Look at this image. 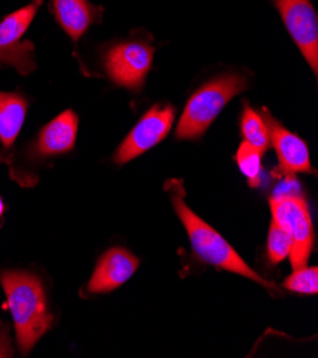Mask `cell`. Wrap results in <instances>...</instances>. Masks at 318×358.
Returning <instances> with one entry per match:
<instances>
[{
  "label": "cell",
  "instance_id": "obj_5",
  "mask_svg": "<svg viewBox=\"0 0 318 358\" xmlns=\"http://www.w3.org/2000/svg\"><path fill=\"white\" fill-rule=\"evenodd\" d=\"M42 0L33 2L0 22V63L13 66L20 75H29L36 67L34 45L23 41V36L36 16Z\"/></svg>",
  "mask_w": 318,
  "mask_h": 358
},
{
  "label": "cell",
  "instance_id": "obj_3",
  "mask_svg": "<svg viewBox=\"0 0 318 358\" xmlns=\"http://www.w3.org/2000/svg\"><path fill=\"white\" fill-rule=\"evenodd\" d=\"M247 87V80L238 73H226L204 85L186 104L175 137L179 140L200 138L222 113L224 106Z\"/></svg>",
  "mask_w": 318,
  "mask_h": 358
},
{
  "label": "cell",
  "instance_id": "obj_12",
  "mask_svg": "<svg viewBox=\"0 0 318 358\" xmlns=\"http://www.w3.org/2000/svg\"><path fill=\"white\" fill-rule=\"evenodd\" d=\"M59 24L73 41H79L92 24L96 8L89 0H53Z\"/></svg>",
  "mask_w": 318,
  "mask_h": 358
},
{
  "label": "cell",
  "instance_id": "obj_17",
  "mask_svg": "<svg viewBox=\"0 0 318 358\" xmlns=\"http://www.w3.org/2000/svg\"><path fill=\"white\" fill-rule=\"evenodd\" d=\"M284 287L294 293L301 294H317L318 292V268L317 267H301L284 281Z\"/></svg>",
  "mask_w": 318,
  "mask_h": 358
},
{
  "label": "cell",
  "instance_id": "obj_16",
  "mask_svg": "<svg viewBox=\"0 0 318 358\" xmlns=\"http://www.w3.org/2000/svg\"><path fill=\"white\" fill-rule=\"evenodd\" d=\"M291 253V238L289 233L273 222L267 241V256L273 264L286 260Z\"/></svg>",
  "mask_w": 318,
  "mask_h": 358
},
{
  "label": "cell",
  "instance_id": "obj_7",
  "mask_svg": "<svg viewBox=\"0 0 318 358\" xmlns=\"http://www.w3.org/2000/svg\"><path fill=\"white\" fill-rule=\"evenodd\" d=\"M153 63V48L141 42L113 46L106 53L104 64L112 80L123 87L138 92L145 85Z\"/></svg>",
  "mask_w": 318,
  "mask_h": 358
},
{
  "label": "cell",
  "instance_id": "obj_6",
  "mask_svg": "<svg viewBox=\"0 0 318 358\" xmlns=\"http://www.w3.org/2000/svg\"><path fill=\"white\" fill-rule=\"evenodd\" d=\"M174 122V109L168 104H156L138 120L119 146L115 160L124 164L146 153L170 133Z\"/></svg>",
  "mask_w": 318,
  "mask_h": 358
},
{
  "label": "cell",
  "instance_id": "obj_14",
  "mask_svg": "<svg viewBox=\"0 0 318 358\" xmlns=\"http://www.w3.org/2000/svg\"><path fill=\"white\" fill-rule=\"evenodd\" d=\"M241 133L247 143L259 149L263 155L270 148V134L264 119L254 112L249 104H244L241 116Z\"/></svg>",
  "mask_w": 318,
  "mask_h": 358
},
{
  "label": "cell",
  "instance_id": "obj_10",
  "mask_svg": "<svg viewBox=\"0 0 318 358\" xmlns=\"http://www.w3.org/2000/svg\"><path fill=\"white\" fill-rule=\"evenodd\" d=\"M138 259L124 248H110L99 260L89 281L90 293H109L123 285L138 268Z\"/></svg>",
  "mask_w": 318,
  "mask_h": 358
},
{
  "label": "cell",
  "instance_id": "obj_4",
  "mask_svg": "<svg viewBox=\"0 0 318 358\" xmlns=\"http://www.w3.org/2000/svg\"><path fill=\"white\" fill-rule=\"evenodd\" d=\"M273 222L291 238L290 263L294 270L307 266L314 244V229L307 200L298 194H281L270 199Z\"/></svg>",
  "mask_w": 318,
  "mask_h": 358
},
{
  "label": "cell",
  "instance_id": "obj_18",
  "mask_svg": "<svg viewBox=\"0 0 318 358\" xmlns=\"http://www.w3.org/2000/svg\"><path fill=\"white\" fill-rule=\"evenodd\" d=\"M8 350L5 348V343L2 341V338H0V357H8Z\"/></svg>",
  "mask_w": 318,
  "mask_h": 358
},
{
  "label": "cell",
  "instance_id": "obj_11",
  "mask_svg": "<svg viewBox=\"0 0 318 358\" xmlns=\"http://www.w3.org/2000/svg\"><path fill=\"white\" fill-rule=\"evenodd\" d=\"M79 119L75 112L66 110L46 124L33 146V155L49 157L67 153L73 149L78 136Z\"/></svg>",
  "mask_w": 318,
  "mask_h": 358
},
{
  "label": "cell",
  "instance_id": "obj_2",
  "mask_svg": "<svg viewBox=\"0 0 318 358\" xmlns=\"http://www.w3.org/2000/svg\"><path fill=\"white\" fill-rule=\"evenodd\" d=\"M0 282L15 321L19 348L27 354L53 323L43 285L38 277L23 271H2Z\"/></svg>",
  "mask_w": 318,
  "mask_h": 358
},
{
  "label": "cell",
  "instance_id": "obj_13",
  "mask_svg": "<svg viewBox=\"0 0 318 358\" xmlns=\"http://www.w3.org/2000/svg\"><path fill=\"white\" fill-rule=\"evenodd\" d=\"M27 101L17 93L0 92V143L9 150L26 119Z\"/></svg>",
  "mask_w": 318,
  "mask_h": 358
},
{
  "label": "cell",
  "instance_id": "obj_1",
  "mask_svg": "<svg viewBox=\"0 0 318 358\" xmlns=\"http://www.w3.org/2000/svg\"><path fill=\"white\" fill-rule=\"evenodd\" d=\"M166 189L171 197L175 213H178L180 222L187 230L193 252L201 262L247 277L259 282L261 287L267 290L277 292V287L273 282L267 281L245 264V262L236 253V250L229 244V241L222 237V234H219L217 230L208 226L194 211L190 210L183 197L185 192L182 187V182L170 180Z\"/></svg>",
  "mask_w": 318,
  "mask_h": 358
},
{
  "label": "cell",
  "instance_id": "obj_8",
  "mask_svg": "<svg viewBox=\"0 0 318 358\" xmlns=\"http://www.w3.org/2000/svg\"><path fill=\"white\" fill-rule=\"evenodd\" d=\"M282 22L314 75L318 70V19L311 0H274Z\"/></svg>",
  "mask_w": 318,
  "mask_h": 358
},
{
  "label": "cell",
  "instance_id": "obj_15",
  "mask_svg": "<svg viewBox=\"0 0 318 358\" xmlns=\"http://www.w3.org/2000/svg\"><path fill=\"white\" fill-rule=\"evenodd\" d=\"M261 156L263 153L252 146L245 140L241 143L237 152V164L241 173L249 178L252 187H257L260 185V173H261Z\"/></svg>",
  "mask_w": 318,
  "mask_h": 358
},
{
  "label": "cell",
  "instance_id": "obj_9",
  "mask_svg": "<svg viewBox=\"0 0 318 358\" xmlns=\"http://www.w3.org/2000/svg\"><path fill=\"white\" fill-rule=\"evenodd\" d=\"M263 115L270 134V145L274 146L278 157L277 173L287 178H293L297 173H312L310 150L305 141L282 127L268 110L264 109Z\"/></svg>",
  "mask_w": 318,
  "mask_h": 358
},
{
  "label": "cell",
  "instance_id": "obj_19",
  "mask_svg": "<svg viewBox=\"0 0 318 358\" xmlns=\"http://www.w3.org/2000/svg\"><path fill=\"white\" fill-rule=\"evenodd\" d=\"M3 213H5V203H3L2 197H0V217L3 216Z\"/></svg>",
  "mask_w": 318,
  "mask_h": 358
}]
</instances>
